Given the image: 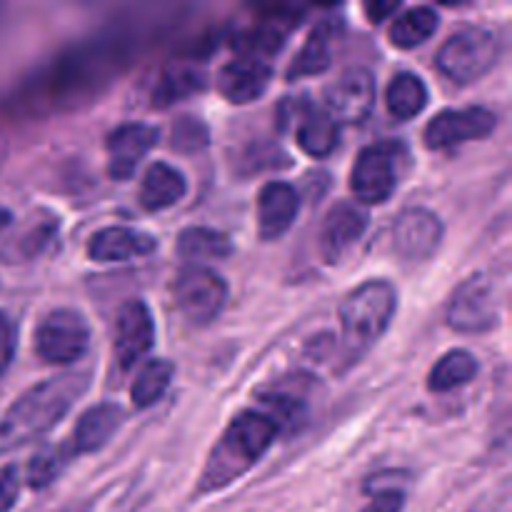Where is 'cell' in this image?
<instances>
[{"mask_svg": "<svg viewBox=\"0 0 512 512\" xmlns=\"http://www.w3.org/2000/svg\"><path fill=\"white\" fill-rule=\"evenodd\" d=\"M230 240L213 228H188L178 238L180 258L190 260L193 265L223 260L230 255Z\"/></svg>", "mask_w": 512, "mask_h": 512, "instance_id": "d4e9b609", "label": "cell"}, {"mask_svg": "<svg viewBox=\"0 0 512 512\" xmlns=\"http://www.w3.org/2000/svg\"><path fill=\"white\" fill-rule=\"evenodd\" d=\"M20 480H18V468L13 465H5L0 468V512H8L18 500Z\"/></svg>", "mask_w": 512, "mask_h": 512, "instance_id": "f546056e", "label": "cell"}, {"mask_svg": "<svg viewBox=\"0 0 512 512\" xmlns=\"http://www.w3.org/2000/svg\"><path fill=\"white\" fill-rule=\"evenodd\" d=\"M278 425L265 413L245 410L220 435L200 475V493H218L248 473L273 445Z\"/></svg>", "mask_w": 512, "mask_h": 512, "instance_id": "6da1fadb", "label": "cell"}, {"mask_svg": "<svg viewBox=\"0 0 512 512\" xmlns=\"http://www.w3.org/2000/svg\"><path fill=\"white\" fill-rule=\"evenodd\" d=\"M365 225H368V218L358 205L338 203L330 208L320 228V253L325 263H338L358 243L360 235L365 233Z\"/></svg>", "mask_w": 512, "mask_h": 512, "instance_id": "5bb4252c", "label": "cell"}, {"mask_svg": "<svg viewBox=\"0 0 512 512\" xmlns=\"http://www.w3.org/2000/svg\"><path fill=\"white\" fill-rule=\"evenodd\" d=\"M10 220H13V215H10V210H8V208H3V205H0V230L8 228Z\"/></svg>", "mask_w": 512, "mask_h": 512, "instance_id": "836d02e7", "label": "cell"}, {"mask_svg": "<svg viewBox=\"0 0 512 512\" xmlns=\"http://www.w3.org/2000/svg\"><path fill=\"white\" fill-rule=\"evenodd\" d=\"M205 80L203 75L195 68H188V65H170L163 75H160L158 85L153 90V103L158 108H165V105L175 103V100H183L188 95L203 90Z\"/></svg>", "mask_w": 512, "mask_h": 512, "instance_id": "83f0119b", "label": "cell"}, {"mask_svg": "<svg viewBox=\"0 0 512 512\" xmlns=\"http://www.w3.org/2000/svg\"><path fill=\"white\" fill-rule=\"evenodd\" d=\"M375 103V78L365 68H350L325 90V113L335 123H360Z\"/></svg>", "mask_w": 512, "mask_h": 512, "instance_id": "8fae6325", "label": "cell"}, {"mask_svg": "<svg viewBox=\"0 0 512 512\" xmlns=\"http://www.w3.org/2000/svg\"><path fill=\"white\" fill-rule=\"evenodd\" d=\"M158 143V130L145 123H125L108 135V173L113 180H128L140 160Z\"/></svg>", "mask_w": 512, "mask_h": 512, "instance_id": "4fadbf2b", "label": "cell"}, {"mask_svg": "<svg viewBox=\"0 0 512 512\" xmlns=\"http://www.w3.org/2000/svg\"><path fill=\"white\" fill-rule=\"evenodd\" d=\"M15 355V325L5 313H0V375L10 368Z\"/></svg>", "mask_w": 512, "mask_h": 512, "instance_id": "4dcf8cb0", "label": "cell"}, {"mask_svg": "<svg viewBox=\"0 0 512 512\" xmlns=\"http://www.w3.org/2000/svg\"><path fill=\"white\" fill-rule=\"evenodd\" d=\"M498 55V35L490 33L488 28L470 25V28L453 33L443 45H440L435 63H438V70L445 78L465 85L483 78V75L495 65Z\"/></svg>", "mask_w": 512, "mask_h": 512, "instance_id": "5b68a950", "label": "cell"}, {"mask_svg": "<svg viewBox=\"0 0 512 512\" xmlns=\"http://www.w3.org/2000/svg\"><path fill=\"white\" fill-rule=\"evenodd\" d=\"M270 68L258 58H238L230 60L228 65H223L218 73V93L223 95L228 103L233 105H245L258 100L260 95L268 90L270 85Z\"/></svg>", "mask_w": 512, "mask_h": 512, "instance_id": "9a60e30c", "label": "cell"}, {"mask_svg": "<svg viewBox=\"0 0 512 512\" xmlns=\"http://www.w3.org/2000/svg\"><path fill=\"white\" fill-rule=\"evenodd\" d=\"M498 125L495 113L488 108H460V110H443L435 115L425 128L423 138L430 150H448L458 145L470 143V140L488 138Z\"/></svg>", "mask_w": 512, "mask_h": 512, "instance_id": "9c48e42d", "label": "cell"}, {"mask_svg": "<svg viewBox=\"0 0 512 512\" xmlns=\"http://www.w3.org/2000/svg\"><path fill=\"white\" fill-rule=\"evenodd\" d=\"M298 145L313 158H325L338 148L340 128L323 108H303L298 115Z\"/></svg>", "mask_w": 512, "mask_h": 512, "instance_id": "ffe728a7", "label": "cell"}, {"mask_svg": "<svg viewBox=\"0 0 512 512\" xmlns=\"http://www.w3.org/2000/svg\"><path fill=\"white\" fill-rule=\"evenodd\" d=\"M155 340V325L153 315H150L148 305L143 300H128L123 308L118 310V320H115V360L120 368L128 370L138 363L143 355L150 353Z\"/></svg>", "mask_w": 512, "mask_h": 512, "instance_id": "7c38bea8", "label": "cell"}, {"mask_svg": "<svg viewBox=\"0 0 512 512\" xmlns=\"http://www.w3.org/2000/svg\"><path fill=\"white\" fill-rule=\"evenodd\" d=\"M428 105V88L413 73H398L388 85V110L393 118L410 120Z\"/></svg>", "mask_w": 512, "mask_h": 512, "instance_id": "484cf974", "label": "cell"}, {"mask_svg": "<svg viewBox=\"0 0 512 512\" xmlns=\"http://www.w3.org/2000/svg\"><path fill=\"white\" fill-rule=\"evenodd\" d=\"M123 420H125L123 408L115 403H100L95 405V408L85 410V413L80 415L73 438H70L68 443L70 453L85 455V453H95V450H100L115 433H118Z\"/></svg>", "mask_w": 512, "mask_h": 512, "instance_id": "ac0fdd59", "label": "cell"}, {"mask_svg": "<svg viewBox=\"0 0 512 512\" xmlns=\"http://www.w3.org/2000/svg\"><path fill=\"white\" fill-rule=\"evenodd\" d=\"M83 390V378H55L30 388L3 418L0 440L5 445H20L48 433L68 413Z\"/></svg>", "mask_w": 512, "mask_h": 512, "instance_id": "7a4b0ae2", "label": "cell"}, {"mask_svg": "<svg viewBox=\"0 0 512 512\" xmlns=\"http://www.w3.org/2000/svg\"><path fill=\"white\" fill-rule=\"evenodd\" d=\"M478 375V360L468 350H450L435 363L428 375V388L433 393H450L455 388H463Z\"/></svg>", "mask_w": 512, "mask_h": 512, "instance_id": "603a6c76", "label": "cell"}, {"mask_svg": "<svg viewBox=\"0 0 512 512\" xmlns=\"http://www.w3.org/2000/svg\"><path fill=\"white\" fill-rule=\"evenodd\" d=\"M435 30H438V13L433 8L418 5L395 18V23L390 25V43L400 50L418 48Z\"/></svg>", "mask_w": 512, "mask_h": 512, "instance_id": "cb8c5ba5", "label": "cell"}, {"mask_svg": "<svg viewBox=\"0 0 512 512\" xmlns=\"http://www.w3.org/2000/svg\"><path fill=\"white\" fill-rule=\"evenodd\" d=\"M155 238L148 233H140L133 228H103L90 235L88 255L95 263H125L138 255H148L155 250Z\"/></svg>", "mask_w": 512, "mask_h": 512, "instance_id": "e0dca14e", "label": "cell"}, {"mask_svg": "<svg viewBox=\"0 0 512 512\" xmlns=\"http://www.w3.org/2000/svg\"><path fill=\"white\" fill-rule=\"evenodd\" d=\"M188 185H185L183 173L168 163H153L143 175L140 183V205L150 213L170 208L178 203L185 195Z\"/></svg>", "mask_w": 512, "mask_h": 512, "instance_id": "d6986e66", "label": "cell"}, {"mask_svg": "<svg viewBox=\"0 0 512 512\" xmlns=\"http://www.w3.org/2000/svg\"><path fill=\"white\" fill-rule=\"evenodd\" d=\"M90 330L78 310L60 308L45 315L35 330V353L50 365H70L88 350Z\"/></svg>", "mask_w": 512, "mask_h": 512, "instance_id": "ba28073f", "label": "cell"}, {"mask_svg": "<svg viewBox=\"0 0 512 512\" xmlns=\"http://www.w3.org/2000/svg\"><path fill=\"white\" fill-rule=\"evenodd\" d=\"M173 298L180 315L193 325H208L228 303V285L205 265H188L173 283Z\"/></svg>", "mask_w": 512, "mask_h": 512, "instance_id": "52a82bcc", "label": "cell"}, {"mask_svg": "<svg viewBox=\"0 0 512 512\" xmlns=\"http://www.w3.org/2000/svg\"><path fill=\"white\" fill-rule=\"evenodd\" d=\"M403 510V493L398 490H383V493L375 495L363 512H400Z\"/></svg>", "mask_w": 512, "mask_h": 512, "instance_id": "1f68e13d", "label": "cell"}, {"mask_svg": "<svg viewBox=\"0 0 512 512\" xmlns=\"http://www.w3.org/2000/svg\"><path fill=\"white\" fill-rule=\"evenodd\" d=\"M333 40H335V25L330 20H323L313 28L308 35L300 53L295 55L293 65L288 70V78H305V75H318L330 68L333 60Z\"/></svg>", "mask_w": 512, "mask_h": 512, "instance_id": "44dd1931", "label": "cell"}, {"mask_svg": "<svg viewBox=\"0 0 512 512\" xmlns=\"http://www.w3.org/2000/svg\"><path fill=\"white\" fill-rule=\"evenodd\" d=\"M173 373L175 368L168 360H148L130 385V398H133L135 408H150L158 403L168 390Z\"/></svg>", "mask_w": 512, "mask_h": 512, "instance_id": "4316f807", "label": "cell"}, {"mask_svg": "<svg viewBox=\"0 0 512 512\" xmlns=\"http://www.w3.org/2000/svg\"><path fill=\"white\" fill-rule=\"evenodd\" d=\"M443 243V223L428 208H408L393 225L395 253L408 263H425Z\"/></svg>", "mask_w": 512, "mask_h": 512, "instance_id": "30bf717a", "label": "cell"}, {"mask_svg": "<svg viewBox=\"0 0 512 512\" xmlns=\"http://www.w3.org/2000/svg\"><path fill=\"white\" fill-rule=\"evenodd\" d=\"M398 308V293L388 280H368L358 285L340 305V323L348 358L358 360L368 353L388 330Z\"/></svg>", "mask_w": 512, "mask_h": 512, "instance_id": "3957f363", "label": "cell"}, {"mask_svg": "<svg viewBox=\"0 0 512 512\" xmlns=\"http://www.w3.org/2000/svg\"><path fill=\"white\" fill-rule=\"evenodd\" d=\"M298 25V13L293 10H285V13H270L268 18L260 20L258 25H253L250 30H245L238 38L240 50H253L255 53H278L280 45L285 43V35Z\"/></svg>", "mask_w": 512, "mask_h": 512, "instance_id": "7402d4cb", "label": "cell"}, {"mask_svg": "<svg viewBox=\"0 0 512 512\" xmlns=\"http://www.w3.org/2000/svg\"><path fill=\"white\" fill-rule=\"evenodd\" d=\"M505 283L495 273H475L458 285L448 303V325L458 333H485L503 315Z\"/></svg>", "mask_w": 512, "mask_h": 512, "instance_id": "277c9868", "label": "cell"}, {"mask_svg": "<svg viewBox=\"0 0 512 512\" xmlns=\"http://www.w3.org/2000/svg\"><path fill=\"white\" fill-rule=\"evenodd\" d=\"M70 455L73 453H70L68 445H63V448H45L43 453L35 455L28 465L30 488L40 490L45 488V485L53 483V480L60 475V470L65 468V463L70 460Z\"/></svg>", "mask_w": 512, "mask_h": 512, "instance_id": "f1b7e54d", "label": "cell"}, {"mask_svg": "<svg viewBox=\"0 0 512 512\" xmlns=\"http://www.w3.org/2000/svg\"><path fill=\"white\" fill-rule=\"evenodd\" d=\"M398 10V3H375V5H365V13H368L370 23H380L385 20V15L395 13Z\"/></svg>", "mask_w": 512, "mask_h": 512, "instance_id": "d6a6232c", "label": "cell"}, {"mask_svg": "<svg viewBox=\"0 0 512 512\" xmlns=\"http://www.w3.org/2000/svg\"><path fill=\"white\" fill-rule=\"evenodd\" d=\"M300 210L298 190L288 183H273L263 185L258 195V230L260 238L275 240L283 233H288L290 225L295 223Z\"/></svg>", "mask_w": 512, "mask_h": 512, "instance_id": "2e32d148", "label": "cell"}, {"mask_svg": "<svg viewBox=\"0 0 512 512\" xmlns=\"http://www.w3.org/2000/svg\"><path fill=\"white\" fill-rule=\"evenodd\" d=\"M408 153L400 143L385 140V143L368 145L355 160L350 173V188L355 198L365 205H380L395 193L398 180L403 175Z\"/></svg>", "mask_w": 512, "mask_h": 512, "instance_id": "8992f818", "label": "cell"}]
</instances>
